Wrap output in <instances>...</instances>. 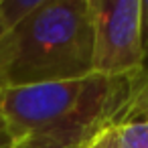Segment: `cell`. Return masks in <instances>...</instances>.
<instances>
[{"mask_svg":"<svg viewBox=\"0 0 148 148\" xmlns=\"http://www.w3.org/2000/svg\"><path fill=\"white\" fill-rule=\"evenodd\" d=\"M91 0H43L0 37V89L71 81L91 73Z\"/></svg>","mask_w":148,"mask_h":148,"instance_id":"cell-1","label":"cell"},{"mask_svg":"<svg viewBox=\"0 0 148 148\" xmlns=\"http://www.w3.org/2000/svg\"><path fill=\"white\" fill-rule=\"evenodd\" d=\"M91 73L120 77L146 65L140 37V0H91Z\"/></svg>","mask_w":148,"mask_h":148,"instance_id":"cell-2","label":"cell"},{"mask_svg":"<svg viewBox=\"0 0 148 148\" xmlns=\"http://www.w3.org/2000/svg\"><path fill=\"white\" fill-rule=\"evenodd\" d=\"M103 148H148V118L120 124L101 136Z\"/></svg>","mask_w":148,"mask_h":148,"instance_id":"cell-3","label":"cell"},{"mask_svg":"<svg viewBox=\"0 0 148 148\" xmlns=\"http://www.w3.org/2000/svg\"><path fill=\"white\" fill-rule=\"evenodd\" d=\"M41 4L43 0H2L0 2V37L14 31Z\"/></svg>","mask_w":148,"mask_h":148,"instance_id":"cell-4","label":"cell"},{"mask_svg":"<svg viewBox=\"0 0 148 148\" xmlns=\"http://www.w3.org/2000/svg\"><path fill=\"white\" fill-rule=\"evenodd\" d=\"M10 148H63L55 142H49L45 138H39V136H27V138H18L12 142Z\"/></svg>","mask_w":148,"mask_h":148,"instance_id":"cell-5","label":"cell"},{"mask_svg":"<svg viewBox=\"0 0 148 148\" xmlns=\"http://www.w3.org/2000/svg\"><path fill=\"white\" fill-rule=\"evenodd\" d=\"M140 37L144 59H148V0H140Z\"/></svg>","mask_w":148,"mask_h":148,"instance_id":"cell-6","label":"cell"},{"mask_svg":"<svg viewBox=\"0 0 148 148\" xmlns=\"http://www.w3.org/2000/svg\"><path fill=\"white\" fill-rule=\"evenodd\" d=\"M85 148H103V144H101V138H97L95 142H91L89 146H85Z\"/></svg>","mask_w":148,"mask_h":148,"instance_id":"cell-7","label":"cell"},{"mask_svg":"<svg viewBox=\"0 0 148 148\" xmlns=\"http://www.w3.org/2000/svg\"><path fill=\"white\" fill-rule=\"evenodd\" d=\"M4 132H8V130H6V126H4V122H2V120H0V134H4Z\"/></svg>","mask_w":148,"mask_h":148,"instance_id":"cell-8","label":"cell"},{"mask_svg":"<svg viewBox=\"0 0 148 148\" xmlns=\"http://www.w3.org/2000/svg\"><path fill=\"white\" fill-rule=\"evenodd\" d=\"M146 118H148V112H146Z\"/></svg>","mask_w":148,"mask_h":148,"instance_id":"cell-9","label":"cell"}]
</instances>
